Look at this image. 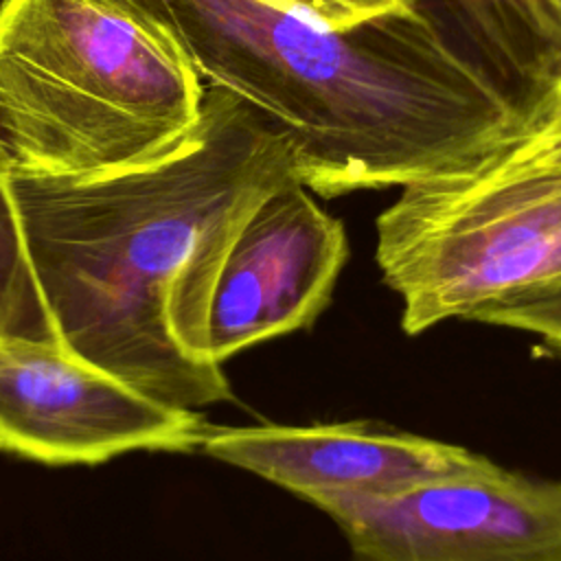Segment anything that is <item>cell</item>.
Instances as JSON below:
<instances>
[{
    "mask_svg": "<svg viewBox=\"0 0 561 561\" xmlns=\"http://www.w3.org/2000/svg\"><path fill=\"white\" fill-rule=\"evenodd\" d=\"M298 180L285 138L206 85L191 131L142 162L81 178H7L57 340L184 410L232 399L204 353L210 285L256 206Z\"/></svg>",
    "mask_w": 561,
    "mask_h": 561,
    "instance_id": "obj_1",
    "label": "cell"
},
{
    "mask_svg": "<svg viewBox=\"0 0 561 561\" xmlns=\"http://www.w3.org/2000/svg\"><path fill=\"white\" fill-rule=\"evenodd\" d=\"M149 18L267 118L322 197L469 173L524 134L412 9L348 28L278 0H153Z\"/></svg>",
    "mask_w": 561,
    "mask_h": 561,
    "instance_id": "obj_2",
    "label": "cell"
},
{
    "mask_svg": "<svg viewBox=\"0 0 561 561\" xmlns=\"http://www.w3.org/2000/svg\"><path fill=\"white\" fill-rule=\"evenodd\" d=\"M206 83L112 0L0 4V171L81 178L153 158L197 123Z\"/></svg>",
    "mask_w": 561,
    "mask_h": 561,
    "instance_id": "obj_3",
    "label": "cell"
},
{
    "mask_svg": "<svg viewBox=\"0 0 561 561\" xmlns=\"http://www.w3.org/2000/svg\"><path fill=\"white\" fill-rule=\"evenodd\" d=\"M375 259L401 327L561 291V171L480 167L403 186L377 217Z\"/></svg>",
    "mask_w": 561,
    "mask_h": 561,
    "instance_id": "obj_4",
    "label": "cell"
},
{
    "mask_svg": "<svg viewBox=\"0 0 561 561\" xmlns=\"http://www.w3.org/2000/svg\"><path fill=\"white\" fill-rule=\"evenodd\" d=\"M309 504L337 524L351 561H561V482L502 465L394 495Z\"/></svg>",
    "mask_w": 561,
    "mask_h": 561,
    "instance_id": "obj_5",
    "label": "cell"
},
{
    "mask_svg": "<svg viewBox=\"0 0 561 561\" xmlns=\"http://www.w3.org/2000/svg\"><path fill=\"white\" fill-rule=\"evenodd\" d=\"M210 425L160 403L59 340L0 337V449L94 465L127 451H191Z\"/></svg>",
    "mask_w": 561,
    "mask_h": 561,
    "instance_id": "obj_6",
    "label": "cell"
},
{
    "mask_svg": "<svg viewBox=\"0 0 561 561\" xmlns=\"http://www.w3.org/2000/svg\"><path fill=\"white\" fill-rule=\"evenodd\" d=\"M348 259L344 224L300 182L265 197L226 250L210 285L204 353L232 355L318 320Z\"/></svg>",
    "mask_w": 561,
    "mask_h": 561,
    "instance_id": "obj_7",
    "label": "cell"
},
{
    "mask_svg": "<svg viewBox=\"0 0 561 561\" xmlns=\"http://www.w3.org/2000/svg\"><path fill=\"white\" fill-rule=\"evenodd\" d=\"M204 454L245 469L305 502L322 495H394L500 465L467 447L381 423L208 427Z\"/></svg>",
    "mask_w": 561,
    "mask_h": 561,
    "instance_id": "obj_8",
    "label": "cell"
},
{
    "mask_svg": "<svg viewBox=\"0 0 561 561\" xmlns=\"http://www.w3.org/2000/svg\"><path fill=\"white\" fill-rule=\"evenodd\" d=\"M443 50L526 134L561 99V7L552 0H410Z\"/></svg>",
    "mask_w": 561,
    "mask_h": 561,
    "instance_id": "obj_9",
    "label": "cell"
},
{
    "mask_svg": "<svg viewBox=\"0 0 561 561\" xmlns=\"http://www.w3.org/2000/svg\"><path fill=\"white\" fill-rule=\"evenodd\" d=\"M0 337L57 340L31 270L18 213L0 171Z\"/></svg>",
    "mask_w": 561,
    "mask_h": 561,
    "instance_id": "obj_10",
    "label": "cell"
},
{
    "mask_svg": "<svg viewBox=\"0 0 561 561\" xmlns=\"http://www.w3.org/2000/svg\"><path fill=\"white\" fill-rule=\"evenodd\" d=\"M471 322L530 333L539 337L541 346L550 355L561 359V291L478 311Z\"/></svg>",
    "mask_w": 561,
    "mask_h": 561,
    "instance_id": "obj_11",
    "label": "cell"
},
{
    "mask_svg": "<svg viewBox=\"0 0 561 561\" xmlns=\"http://www.w3.org/2000/svg\"><path fill=\"white\" fill-rule=\"evenodd\" d=\"M489 167L497 169H557L561 171V99L543 123L522 134L497 153Z\"/></svg>",
    "mask_w": 561,
    "mask_h": 561,
    "instance_id": "obj_12",
    "label": "cell"
},
{
    "mask_svg": "<svg viewBox=\"0 0 561 561\" xmlns=\"http://www.w3.org/2000/svg\"><path fill=\"white\" fill-rule=\"evenodd\" d=\"M278 2L300 9L333 28H348L388 13L412 9L410 0H278Z\"/></svg>",
    "mask_w": 561,
    "mask_h": 561,
    "instance_id": "obj_13",
    "label": "cell"
},
{
    "mask_svg": "<svg viewBox=\"0 0 561 561\" xmlns=\"http://www.w3.org/2000/svg\"><path fill=\"white\" fill-rule=\"evenodd\" d=\"M552 2H554V4H559V7H561V0H552Z\"/></svg>",
    "mask_w": 561,
    "mask_h": 561,
    "instance_id": "obj_14",
    "label": "cell"
}]
</instances>
